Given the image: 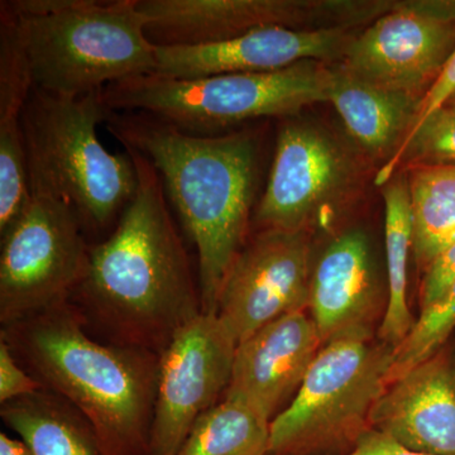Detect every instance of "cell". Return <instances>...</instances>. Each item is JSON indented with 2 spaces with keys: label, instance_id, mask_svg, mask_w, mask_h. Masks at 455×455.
Here are the masks:
<instances>
[{
  "label": "cell",
  "instance_id": "cell-5",
  "mask_svg": "<svg viewBox=\"0 0 455 455\" xmlns=\"http://www.w3.org/2000/svg\"><path fill=\"white\" fill-rule=\"evenodd\" d=\"M108 113L101 92L64 98L33 88L20 116L29 182L64 199L85 233L116 226L139 184L131 156L99 140Z\"/></svg>",
  "mask_w": 455,
  "mask_h": 455
},
{
  "label": "cell",
  "instance_id": "cell-13",
  "mask_svg": "<svg viewBox=\"0 0 455 455\" xmlns=\"http://www.w3.org/2000/svg\"><path fill=\"white\" fill-rule=\"evenodd\" d=\"M347 181L348 166L333 140L307 124L284 123L254 220L262 229L307 232Z\"/></svg>",
  "mask_w": 455,
  "mask_h": 455
},
{
  "label": "cell",
  "instance_id": "cell-3",
  "mask_svg": "<svg viewBox=\"0 0 455 455\" xmlns=\"http://www.w3.org/2000/svg\"><path fill=\"white\" fill-rule=\"evenodd\" d=\"M0 339L88 421L103 455H152L160 355L95 339L71 302L2 328Z\"/></svg>",
  "mask_w": 455,
  "mask_h": 455
},
{
  "label": "cell",
  "instance_id": "cell-27",
  "mask_svg": "<svg viewBox=\"0 0 455 455\" xmlns=\"http://www.w3.org/2000/svg\"><path fill=\"white\" fill-rule=\"evenodd\" d=\"M455 283V242L425 269L420 289V309H429Z\"/></svg>",
  "mask_w": 455,
  "mask_h": 455
},
{
  "label": "cell",
  "instance_id": "cell-20",
  "mask_svg": "<svg viewBox=\"0 0 455 455\" xmlns=\"http://www.w3.org/2000/svg\"><path fill=\"white\" fill-rule=\"evenodd\" d=\"M385 199L386 259L388 299L379 329V339L396 349L415 324L407 304V262L412 248V217L406 179L392 181Z\"/></svg>",
  "mask_w": 455,
  "mask_h": 455
},
{
  "label": "cell",
  "instance_id": "cell-18",
  "mask_svg": "<svg viewBox=\"0 0 455 455\" xmlns=\"http://www.w3.org/2000/svg\"><path fill=\"white\" fill-rule=\"evenodd\" d=\"M421 100L416 95L367 82L343 65L333 68L329 101L350 136L368 154L382 156L401 147L414 128Z\"/></svg>",
  "mask_w": 455,
  "mask_h": 455
},
{
  "label": "cell",
  "instance_id": "cell-23",
  "mask_svg": "<svg viewBox=\"0 0 455 455\" xmlns=\"http://www.w3.org/2000/svg\"><path fill=\"white\" fill-rule=\"evenodd\" d=\"M455 329V283L429 309L421 311L411 331L395 349L387 385L440 352Z\"/></svg>",
  "mask_w": 455,
  "mask_h": 455
},
{
  "label": "cell",
  "instance_id": "cell-1",
  "mask_svg": "<svg viewBox=\"0 0 455 455\" xmlns=\"http://www.w3.org/2000/svg\"><path fill=\"white\" fill-rule=\"evenodd\" d=\"M124 148L136 166V193L110 235L90 247L70 302L103 341L160 355L202 313V295L160 173L145 156Z\"/></svg>",
  "mask_w": 455,
  "mask_h": 455
},
{
  "label": "cell",
  "instance_id": "cell-2",
  "mask_svg": "<svg viewBox=\"0 0 455 455\" xmlns=\"http://www.w3.org/2000/svg\"><path fill=\"white\" fill-rule=\"evenodd\" d=\"M107 130L148 158L197 251L204 313H217L229 268L244 247L259 176V139L248 131L188 133L142 112L110 110Z\"/></svg>",
  "mask_w": 455,
  "mask_h": 455
},
{
  "label": "cell",
  "instance_id": "cell-8",
  "mask_svg": "<svg viewBox=\"0 0 455 455\" xmlns=\"http://www.w3.org/2000/svg\"><path fill=\"white\" fill-rule=\"evenodd\" d=\"M29 187L25 211L0 235L3 328L70 302L88 268L92 245L76 212L49 188Z\"/></svg>",
  "mask_w": 455,
  "mask_h": 455
},
{
  "label": "cell",
  "instance_id": "cell-29",
  "mask_svg": "<svg viewBox=\"0 0 455 455\" xmlns=\"http://www.w3.org/2000/svg\"><path fill=\"white\" fill-rule=\"evenodd\" d=\"M347 455H431L410 451L381 431L368 429Z\"/></svg>",
  "mask_w": 455,
  "mask_h": 455
},
{
  "label": "cell",
  "instance_id": "cell-7",
  "mask_svg": "<svg viewBox=\"0 0 455 455\" xmlns=\"http://www.w3.org/2000/svg\"><path fill=\"white\" fill-rule=\"evenodd\" d=\"M395 349L381 340L323 346L291 403L269 425L268 455H347L371 429Z\"/></svg>",
  "mask_w": 455,
  "mask_h": 455
},
{
  "label": "cell",
  "instance_id": "cell-17",
  "mask_svg": "<svg viewBox=\"0 0 455 455\" xmlns=\"http://www.w3.org/2000/svg\"><path fill=\"white\" fill-rule=\"evenodd\" d=\"M323 346L370 339L379 315L376 268L367 236L349 230L334 239L311 275L309 307Z\"/></svg>",
  "mask_w": 455,
  "mask_h": 455
},
{
  "label": "cell",
  "instance_id": "cell-9",
  "mask_svg": "<svg viewBox=\"0 0 455 455\" xmlns=\"http://www.w3.org/2000/svg\"><path fill=\"white\" fill-rule=\"evenodd\" d=\"M158 47L217 44L266 27H357L383 13L382 2L353 0H139Z\"/></svg>",
  "mask_w": 455,
  "mask_h": 455
},
{
  "label": "cell",
  "instance_id": "cell-22",
  "mask_svg": "<svg viewBox=\"0 0 455 455\" xmlns=\"http://www.w3.org/2000/svg\"><path fill=\"white\" fill-rule=\"evenodd\" d=\"M269 423L235 400L204 412L176 455H268Z\"/></svg>",
  "mask_w": 455,
  "mask_h": 455
},
{
  "label": "cell",
  "instance_id": "cell-11",
  "mask_svg": "<svg viewBox=\"0 0 455 455\" xmlns=\"http://www.w3.org/2000/svg\"><path fill=\"white\" fill-rule=\"evenodd\" d=\"M236 341L214 313L179 329L160 355L152 455H176L197 419L217 405L232 379Z\"/></svg>",
  "mask_w": 455,
  "mask_h": 455
},
{
  "label": "cell",
  "instance_id": "cell-21",
  "mask_svg": "<svg viewBox=\"0 0 455 455\" xmlns=\"http://www.w3.org/2000/svg\"><path fill=\"white\" fill-rule=\"evenodd\" d=\"M412 251L419 268L455 242V166H415L409 181Z\"/></svg>",
  "mask_w": 455,
  "mask_h": 455
},
{
  "label": "cell",
  "instance_id": "cell-24",
  "mask_svg": "<svg viewBox=\"0 0 455 455\" xmlns=\"http://www.w3.org/2000/svg\"><path fill=\"white\" fill-rule=\"evenodd\" d=\"M415 166L451 164L455 166V107L445 104L410 132L390 163L377 175V185L390 181V176L401 161Z\"/></svg>",
  "mask_w": 455,
  "mask_h": 455
},
{
  "label": "cell",
  "instance_id": "cell-12",
  "mask_svg": "<svg viewBox=\"0 0 455 455\" xmlns=\"http://www.w3.org/2000/svg\"><path fill=\"white\" fill-rule=\"evenodd\" d=\"M307 232L262 229L245 243L228 272L217 315L236 344L296 310H307L310 293Z\"/></svg>",
  "mask_w": 455,
  "mask_h": 455
},
{
  "label": "cell",
  "instance_id": "cell-6",
  "mask_svg": "<svg viewBox=\"0 0 455 455\" xmlns=\"http://www.w3.org/2000/svg\"><path fill=\"white\" fill-rule=\"evenodd\" d=\"M333 68L304 61L271 73L214 75L171 79L149 74L110 84L104 104L116 112H142L194 134L253 121L284 116L329 101Z\"/></svg>",
  "mask_w": 455,
  "mask_h": 455
},
{
  "label": "cell",
  "instance_id": "cell-31",
  "mask_svg": "<svg viewBox=\"0 0 455 455\" xmlns=\"http://www.w3.org/2000/svg\"><path fill=\"white\" fill-rule=\"evenodd\" d=\"M447 104H451V106L455 107V95L453 98L451 99V100L448 101Z\"/></svg>",
  "mask_w": 455,
  "mask_h": 455
},
{
  "label": "cell",
  "instance_id": "cell-14",
  "mask_svg": "<svg viewBox=\"0 0 455 455\" xmlns=\"http://www.w3.org/2000/svg\"><path fill=\"white\" fill-rule=\"evenodd\" d=\"M355 27L295 29L272 26L233 40L199 46H156L155 75L199 79L214 75L271 73L304 61L343 60L355 40Z\"/></svg>",
  "mask_w": 455,
  "mask_h": 455
},
{
  "label": "cell",
  "instance_id": "cell-28",
  "mask_svg": "<svg viewBox=\"0 0 455 455\" xmlns=\"http://www.w3.org/2000/svg\"><path fill=\"white\" fill-rule=\"evenodd\" d=\"M455 95V50L453 55L451 56L447 65L443 68L442 74L438 77L434 85L431 86L429 92L425 94L421 100L420 110H419L418 119L414 125L418 127L421 122H424L430 114L438 110L439 108L445 106ZM412 128V130H414ZM411 130V131H412ZM409 136V134H407Z\"/></svg>",
  "mask_w": 455,
  "mask_h": 455
},
{
  "label": "cell",
  "instance_id": "cell-25",
  "mask_svg": "<svg viewBox=\"0 0 455 455\" xmlns=\"http://www.w3.org/2000/svg\"><path fill=\"white\" fill-rule=\"evenodd\" d=\"M31 199L28 164L20 118L0 121V235Z\"/></svg>",
  "mask_w": 455,
  "mask_h": 455
},
{
  "label": "cell",
  "instance_id": "cell-4",
  "mask_svg": "<svg viewBox=\"0 0 455 455\" xmlns=\"http://www.w3.org/2000/svg\"><path fill=\"white\" fill-rule=\"evenodd\" d=\"M33 88L64 98L155 74L156 46L139 0H7Z\"/></svg>",
  "mask_w": 455,
  "mask_h": 455
},
{
  "label": "cell",
  "instance_id": "cell-16",
  "mask_svg": "<svg viewBox=\"0 0 455 455\" xmlns=\"http://www.w3.org/2000/svg\"><path fill=\"white\" fill-rule=\"evenodd\" d=\"M370 424L410 451L455 455V358L442 349L386 386Z\"/></svg>",
  "mask_w": 455,
  "mask_h": 455
},
{
  "label": "cell",
  "instance_id": "cell-19",
  "mask_svg": "<svg viewBox=\"0 0 455 455\" xmlns=\"http://www.w3.org/2000/svg\"><path fill=\"white\" fill-rule=\"evenodd\" d=\"M0 415L35 455H103L83 415L44 388L2 403Z\"/></svg>",
  "mask_w": 455,
  "mask_h": 455
},
{
  "label": "cell",
  "instance_id": "cell-30",
  "mask_svg": "<svg viewBox=\"0 0 455 455\" xmlns=\"http://www.w3.org/2000/svg\"><path fill=\"white\" fill-rule=\"evenodd\" d=\"M0 455H35L22 439H14L8 434H0Z\"/></svg>",
  "mask_w": 455,
  "mask_h": 455
},
{
  "label": "cell",
  "instance_id": "cell-15",
  "mask_svg": "<svg viewBox=\"0 0 455 455\" xmlns=\"http://www.w3.org/2000/svg\"><path fill=\"white\" fill-rule=\"evenodd\" d=\"M322 348L307 310L284 314L236 346L223 398L244 403L271 424L291 403Z\"/></svg>",
  "mask_w": 455,
  "mask_h": 455
},
{
  "label": "cell",
  "instance_id": "cell-26",
  "mask_svg": "<svg viewBox=\"0 0 455 455\" xmlns=\"http://www.w3.org/2000/svg\"><path fill=\"white\" fill-rule=\"evenodd\" d=\"M42 385L18 362L11 347L0 339V403L42 390Z\"/></svg>",
  "mask_w": 455,
  "mask_h": 455
},
{
  "label": "cell",
  "instance_id": "cell-10",
  "mask_svg": "<svg viewBox=\"0 0 455 455\" xmlns=\"http://www.w3.org/2000/svg\"><path fill=\"white\" fill-rule=\"evenodd\" d=\"M455 50V0H409L359 32L341 65L385 88L424 98Z\"/></svg>",
  "mask_w": 455,
  "mask_h": 455
}]
</instances>
